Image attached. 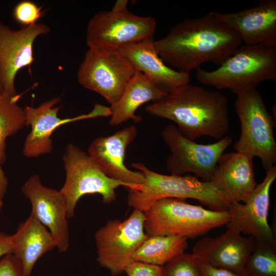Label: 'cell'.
<instances>
[{
  "label": "cell",
  "mask_w": 276,
  "mask_h": 276,
  "mask_svg": "<svg viewBox=\"0 0 276 276\" xmlns=\"http://www.w3.org/2000/svg\"><path fill=\"white\" fill-rule=\"evenodd\" d=\"M242 43L238 35L213 12L180 21L165 37L154 41L161 59L185 73L207 62L220 65Z\"/></svg>",
  "instance_id": "1"
},
{
  "label": "cell",
  "mask_w": 276,
  "mask_h": 276,
  "mask_svg": "<svg viewBox=\"0 0 276 276\" xmlns=\"http://www.w3.org/2000/svg\"><path fill=\"white\" fill-rule=\"evenodd\" d=\"M148 113L175 122L181 133L194 141L202 136L221 139L229 129L228 99L218 91L190 83L145 107Z\"/></svg>",
  "instance_id": "2"
},
{
  "label": "cell",
  "mask_w": 276,
  "mask_h": 276,
  "mask_svg": "<svg viewBox=\"0 0 276 276\" xmlns=\"http://www.w3.org/2000/svg\"><path fill=\"white\" fill-rule=\"evenodd\" d=\"M131 166L144 176L142 184L129 191L128 204L134 209L145 212L159 200L168 198L194 199L217 211H227L231 205L227 196L211 181H201L195 176L160 174L140 162Z\"/></svg>",
  "instance_id": "3"
},
{
  "label": "cell",
  "mask_w": 276,
  "mask_h": 276,
  "mask_svg": "<svg viewBox=\"0 0 276 276\" xmlns=\"http://www.w3.org/2000/svg\"><path fill=\"white\" fill-rule=\"evenodd\" d=\"M196 70L199 82L238 95L256 89L263 81L276 80V49L262 44L241 45L217 69Z\"/></svg>",
  "instance_id": "4"
},
{
  "label": "cell",
  "mask_w": 276,
  "mask_h": 276,
  "mask_svg": "<svg viewBox=\"0 0 276 276\" xmlns=\"http://www.w3.org/2000/svg\"><path fill=\"white\" fill-rule=\"evenodd\" d=\"M144 214V229L148 236L174 235L194 239L229 221L227 211L211 210L174 198L159 200Z\"/></svg>",
  "instance_id": "5"
},
{
  "label": "cell",
  "mask_w": 276,
  "mask_h": 276,
  "mask_svg": "<svg viewBox=\"0 0 276 276\" xmlns=\"http://www.w3.org/2000/svg\"><path fill=\"white\" fill-rule=\"evenodd\" d=\"M235 106L241 133L234 149L252 158L258 157L267 171L276 162L273 118L256 89L238 95Z\"/></svg>",
  "instance_id": "6"
},
{
  "label": "cell",
  "mask_w": 276,
  "mask_h": 276,
  "mask_svg": "<svg viewBox=\"0 0 276 276\" xmlns=\"http://www.w3.org/2000/svg\"><path fill=\"white\" fill-rule=\"evenodd\" d=\"M128 1H117L111 10L96 13L86 28L89 48L119 50L122 46L153 37L156 22L150 16H140L129 11Z\"/></svg>",
  "instance_id": "7"
},
{
  "label": "cell",
  "mask_w": 276,
  "mask_h": 276,
  "mask_svg": "<svg viewBox=\"0 0 276 276\" xmlns=\"http://www.w3.org/2000/svg\"><path fill=\"white\" fill-rule=\"evenodd\" d=\"M65 180L59 192L65 199L68 219L74 217L79 200L84 195L98 194L106 204L117 199L116 190L123 182L107 176L90 156L73 144H68L62 157Z\"/></svg>",
  "instance_id": "8"
},
{
  "label": "cell",
  "mask_w": 276,
  "mask_h": 276,
  "mask_svg": "<svg viewBox=\"0 0 276 276\" xmlns=\"http://www.w3.org/2000/svg\"><path fill=\"white\" fill-rule=\"evenodd\" d=\"M136 71L119 50L89 48L77 75L81 85L99 94L112 106Z\"/></svg>",
  "instance_id": "9"
},
{
  "label": "cell",
  "mask_w": 276,
  "mask_h": 276,
  "mask_svg": "<svg viewBox=\"0 0 276 276\" xmlns=\"http://www.w3.org/2000/svg\"><path fill=\"white\" fill-rule=\"evenodd\" d=\"M144 222V212L134 209L124 221L109 220L96 232L97 261L112 275L124 272L133 261V254L147 238Z\"/></svg>",
  "instance_id": "10"
},
{
  "label": "cell",
  "mask_w": 276,
  "mask_h": 276,
  "mask_svg": "<svg viewBox=\"0 0 276 276\" xmlns=\"http://www.w3.org/2000/svg\"><path fill=\"white\" fill-rule=\"evenodd\" d=\"M162 135L171 152L166 160L170 174L192 173L204 181L211 180L220 157L232 142L226 135L214 143L198 144L185 137L173 125L166 126Z\"/></svg>",
  "instance_id": "11"
},
{
  "label": "cell",
  "mask_w": 276,
  "mask_h": 276,
  "mask_svg": "<svg viewBox=\"0 0 276 276\" xmlns=\"http://www.w3.org/2000/svg\"><path fill=\"white\" fill-rule=\"evenodd\" d=\"M275 179V165L266 171L263 180L257 185L246 202L231 203L228 228L256 241L276 245L275 232L268 222L270 191Z\"/></svg>",
  "instance_id": "12"
},
{
  "label": "cell",
  "mask_w": 276,
  "mask_h": 276,
  "mask_svg": "<svg viewBox=\"0 0 276 276\" xmlns=\"http://www.w3.org/2000/svg\"><path fill=\"white\" fill-rule=\"evenodd\" d=\"M60 101V98L54 97L37 107L27 106L24 108L26 126L31 127L22 149L25 157L35 158L50 153L53 150L52 133L61 125L81 120L110 117L111 114L110 107L97 104L88 113L62 119L58 116L60 107H55Z\"/></svg>",
  "instance_id": "13"
},
{
  "label": "cell",
  "mask_w": 276,
  "mask_h": 276,
  "mask_svg": "<svg viewBox=\"0 0 276 276\" xmlns=\"http://www.w3.org/2000/svg\"><path fill=\"white\" fill-rule=\"evenodd\" d=\"M50 31L48 26L40 23L14 30L0 22V83L4 93L18 95L15 87L16 74L31 66L34 60L35 40Z\"/></svg>",
  "instance_id": "14"
},
{
  "label": "cell",
  "mask_w": 276,
  "mask_h": 276,
  "mask_svg": "<svg viewBox=\"0 0 276 276\" xmlns=\"http://www.w3.org/2000/svg\"><path fill=\"white\" fill-rule=\"evenodd\" d=\"M21 192L31 204V213L52 235L58 251H66L70 245L67 208L59 191L44 186L34 174L22 185Z\"/></svg>",
  "instance_id": "15"
},
{
  "label": "cell",
  "mask_w": 276,
  "mask_h": 276,
  "mask_svg": "<svg viewBox=\"0 0 276 276\" xmlns=\"http://www.w3.org/2000/svg\"><path fill=\"white\" fill-rule=\"evenodd\" d=\"M137 133L136 127L127 126L110 135L96 138L87 150V154L107 176L123 182L129 191L144 180L141 172L131 171L124 164L127 148Z\"/></svg>",
  "instance_id": "16"
},
{
  "label": "cell",
  "mask_w": 276,
  "mask_h": 276,
  "mask_svg": "<svg viewBox=\"0 0 276 276\" xmlns=\"http://www.w3.org/2000/svg\"><path fill=\"white\" fill-rule=\"evenodd\" d=\"M213 13L246 45L276 47L275 0H262L258 5L236 12Z\"/></svg>",
  "instance_id": "17"
},
{
  "label": "cell",
  "mask_w": 276,
  "mask_h": 276,
  "mask_svg": "<svg viewBox=\"0 0 276 276\" xmlns=\"http://www.w3.org/2000/svg\"><path fill=\"white\" fill-rule=\"evenodd\" d=\"M255 241L232 229L222 234L199 240L191 253L197 260L243 275L244 265Z\"/></svg>",
  "instance_id": "18"
},
{
  "label": "cell",
  "mask_w": 276,
  "mask_h": 276,
  "mask_svg": "<svg viewBox=\"0 0 276 276\" xmlns=\"http://www.w3.org/2000/svg\"><path fill=\"white\" fill-rule=\"evenodd\" d=\"M153 37L125 44L121 53L154 86L168 93L190 83V74L168 66L158 55Z\"/></svg>",
  "instance_id": "19"
},
{
  "label": "cell",
  "mask_w": 276,
  "mask_h": 276,
  "mask_svg": "<svg viewBox=\"0 0 276 276\" xmlns=\"http://www.w3.org/2000/svg\"><path fill=\"white\" fill-rule=\"evenodd\" d=\"M252 160L238 152L223 153L220 157L210 181L231 203L246 202L257 186Z\"/></svg>",
  "instance_id": "20"
},
{
  "label": "cell",
  "mask_w": 276,
  "mask_h": 276,
  "mask_svg": "<svg viewBox=\"0 0 276 276\" xmlns=\"http://www.w3.org/2000/svg\"><path fill=\"white\" fill-rule=\"evenodd\" d=\"M11 237L12 254L20 263L24 276H31L36 262L56 248L49 230L31 213Z\"/></svg>",
  "instance_id": "21"
},
{
  "label": "cell",
  "mask_w": 276,
  "mask_h": 276,
  "mask_svg": "<svg viewBox=\"0 0 276 276\" xmlns=\"http://www.w3.org/2000/svg\"><path fill=\"white\" fill-rule=\"evenodd\" d=\"M152 84L140 72L136 71L127 84L118 102L110 106L111 114L109 124L119 125L129 119L135 122L141 117L135 114L143 104L150 101L158 102L167 94Z\"/></svg>",
  "instance_id": "22"
},
{
  "label": "cell",
  "mask_w": 276,
  "mask_h": 276,
  "mask_svg": "<svg viewBox=\"0 0 276 276\" xmlns=\"http://www.w3.org/2000/svg\"><path fill=\"white\" fill-rule=\"evenodd\" d=\"M187 239L174 235L148 236L132 256L134 261L163 266L185 252Z\"/></svg>",
  "instance_id": "23"
},
{
  "label": "cell",
  "mask_w": 276,
  "mask_h": 276,
  "mask_svg": "<svg viewBox=\"0 0 276 276\" xmlns=\"http://www.w3.org/2000/svg\"><path fill=\"white\" fill-rule=\"evenodd\" d=\"M19 95L10 96L5 93L0 95V165L6 161V140L26 126L24 108L17 101Z\"/></svg>",
  "instance_id": "24"
},
{
  "label": "cell",
  "mask_w": 276,
  "mask_h": 276,
  "mask_svg": "<svg viewBox=\"0 0 276 276\" xmlns=\"http://www.w3.org/2000/svg\"><path fill=\"white\" fill-rule=\"evenodd\" d=\"M243 275L276 276V245L255 241L254 249L245 262Z\"/></svg>",
  "instance_id": "25"
},
{
  "label": "cell",
  "mask_w": 276,
  "mask_h": 276,
  "mask_svg": "<svg viewBox=\"0 0 276 276\" xmlns=\"http://www.w3.org/2000/svg\"><path fill=\"white\" fill-rule=\"evenodd\" d=\"M162 276H202L192 254L183 253L163 266Z\"/></svg>",
  "instance_id": "26"
},
{
  "label": "cell",
  "mask_w": 276,
  "mask_h": 276,
  "mask_svg": "<svg viewBox=\"0 0 276 276\" xmlns=\"http://www.w3.org/2000/svg\"><path fill=\"white\" fill-rule=\"evenodd\" d=\"M43 14L41 8L30 1H23L18 3L13 11L15 20L24 27L36 24Z\"/></svg>",
  "instance_id": "27"
},
{
  "label": "cell",
  "mask_w": 276,
  "mask_h": 276,
  "mask_svg": "<svg viewBox=\"0 0 276 276\" xmlns=\"http://www.w3.org/2000/svg\"><path fill=\"white\" fill-rule=\"evenodd\" d=\"M162 269L163 266L133 261L124 272L128 276H162Z\"/></svg>",
  "instance_id": "28"
},
{
  "label": "cell",
  "mask_w": 276,
  "mask_h": 276,
  "mask_svg": "<svg viewBox=\"0 0 276 276\" xmlns=\"http://www.w3.org/2000/svg\"><path fill=\"white\" fill-rule=\"evenodd\" d=\"M0 276H24L20 263L13 254L0 259Z\"/></svg>",
  "instance_id": "29"
},
{
  "label": "cell",
  "mask_w": 276,
  "mask_h": 276,
  "mask_svg": "<svg viewBox=\"0 0 276 276\" xmlns=\"http://www.w3.org/2000/svg\"><path fill=\"white\" fill-rule=\"evenodd\" d=\"M196 260L202 276H243L231 270L216 267Z\"/></svg>",
  "instance_id": "30"
},
{
  "label": "cell",
  "mask_w": 276,
  "mask_h": 276,
  "mask_svg": "<svg viewBox=\"0 0 276 276\" xmlns=\"http://www.w3.org/2000/svg\"><path fill=\"white\" fill-rule=\"evenodd\" d=\"M11 235L0 232V259L5 256L12 254Z\"/></svg>",
  "instance_id": "31"
},
{
  "label": "cell",
  "mask_w": 276,
  "mask_h": 276,
  "mask_svg": "<svg viewBox=\"0 0 276 276\" xmlns=\"http://www.w3.org/2000/svg\"><path fill=\"white\" fill-rule=\"evenodd\" d=\"M8 187V180L6 175L0 165V198L3 199L7 193Z\"/></svg>",
  "instance_id": "32"
},
{
  "label": "cell",
  "mask_w": 276,
  "mask_h": 276,
  "mask_svg": "<svg viewBox=\"0 0 276 276\" xmlns=\"http://www.w3.org/2000/svg\"><path fill=\"white\" fill-rule=\"evenodd\" d=\"M3 204H4V203H3V199L0 198V213H1V211L2 210Z\"/></svg>",
  "instance_id": "33"
},
{
  "label": "cell",
  "mask_w": 276,
  "mask_h": 276,
  "mask_svg": "<svg viewBox=\"0 0 276 276\" xmlns=\"http://www.w3.org/2000/svg\"><path fill=\"white\" fill-rule=\"evenodd\" d=\"M4 93L3 89L0 83V95Z\"/></svg>",
  "instance_id": "34"
}]
</instances>
